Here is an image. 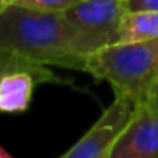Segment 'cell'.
Wrapping results in <instances>:
<instances>
[{"mask_svg":"<svg viewBox=\"0 0 158 158\" xmlns=\"http://www.w3.org/2000/svg\"><path fill=\"white\" fill-rule=\"evenodd\" d=\"M150 39H158V10L126 12L119 24L117 43L150 41Z\"/></svg>","mask_w":158,"mask_h":158,"instance_id":"7","label":"cell"},{"mask_svg":"<svg viewBox=\"0 0 158 158\" xmlns=\"http://www.w3.org/2000/svg\"><path fill=\"white\" fill-rule=\"evenodd\" d=\"M0 158H12V153H10V151H7L5 148L0 146Z\"/></svg>","mask_w":158,"mask_h":158,"instance_id":"13","label":"cell"},{"mask_svg":"<svg viewBox=\"0 0 158 158\" xmlns=\"http://www.w3.org/2000/svg\"><path fill=\"white\" fill-rule=\"evenodd\" d=\"M141 102L129 94H114V100L85 134L61 158H110L116 143L134 119Z\"/></svg>","mask_w":158,"mask_h":158,"instance_id":"4","label":"cell"},{"mask_svg":"<svg viewBox=\"0 0 158 158\" xmlns=\"http://www.w3.org/2000/svg\"><path fill=\"white\" fill-rule=\"evenodd\" d=\"M14 70H29L32 72L36 77L39 78L41 83H66L65 80L58 78L55 73L49 70V66L44 65H38L34 61H29L26 58H21L17 55H12V53H4L0 51V78L9 72H14Z\"/></svg>","mask_w":158,"mask_h":158,"instance_id":"8","label":"cell"},{"mask_svg":"<svg viewBox=\"0 0 158 158\" xmlns=\"http://www.w3.org/2000/svg\"><path fill=\"white\" fill-rule=\"evenodd\" d=\"M131 10H158V0H126V12Z\"/></svg>","mask_w":158,"mask_h":158,"instance_id":"10","label":"cell"},{"mask_svg":"<svg viewBox=\"0 0 158 158\" xmlns=\"http://www.w3.org/2000/svg\"><path fill=\"white\" fill-rule=\"evenodd\" d=\"M126 0H82L65 10L73 49L83 58L117 43Z\"/></svg>","mask_w":158,"mask_h":158,"instance_id":"3","label":"cell"},{"mask_svg":"<svg viewBox=\"0 0 158 158\" xmlns=\"http://www.w3.org/2000/svg\"><path fill=\"white\" fill-rule=\"evenodd\" d=\"M85 73L107 82L114 94H129L144 102L158 78V39L106 46L87 58Z\"/></svg>","mask_w":158,"mask_h":158,"instance_id":"2","label":"cell"},{"mask_svg":"<svg viewBox=\"0 0 158 158\" xmlns=\"http://www.w3.org/2000/svg\"><path fill=\"white\" fill-rule=\"evenodd\" d=\"M0 51L44 66L87 70V58L73 49L65 12H46L12 4L0 12Z\"/></svg>","mask_w":158,"mask_h":158,"instance_id":"1","label":"cell"},{"mask_svg":"<svg viewBox=\"0 0 158 158\" xmlns=\"http://www.w3.org/2000/svg\"><path fill=\"white\" fill-rule=\"evenodd\" d=\"M15 0H0V12H4L7 7H10Z\"/></svg>","mask_w":158,"mask_h":158,"instance_id":"12","label":"cell"},{"mask_svg":"<svg viewBox=\"0 0 158 158\" xmlns=\"http://www.w3.org/2000/svg\"><path fill=\"white\" fill-rule=\"evenodd\" d=\"M78 2H82V0H15L14 4L46 12H65Z\"/></svg>","mask_w":158,"mask_h":158,"instance_id":"9","label":"cell"},{"mask_svg":"<svg viewBox=\"0 0 158 158\" xmlns=\"http://www.w3.org/2000/svg\"><path fill=\"white\" fill-rule=\"evenodd\" d=\"M110 158H158V109L141 102Z\"/></svg>","mask_w":158,"mask_h":158,"instance_id":"5","label":"cell"},{"mask_svg":"<svg viewBox=\"0 0 158 158\" xmlns=\"http://www.w3.org/2000/svg\"><path fill=\"white\" fill-rule=\"evenodd\" d=\"M39 78L29 70H14L0 78V112L17 114L31 106Z\"/></svg>","mask_w":158,"mask_h":158,"instance_id":"6","label":"cell"},{"mask_svg":"<svg viewBox=\"0 0 158 158\" xmlns=\"http://www.w3.org/2000/svg\"><path fill=\"white\" fill-rule=\"evenodd\" d=\"M144 104L150 106L151 109H158V78L153 83V87L150 89V92H148L146 99H144Z\"/></svg>","mask_w":158,"mask_h":158,"instance_id":"11","label":"cell"}]
</instances>
